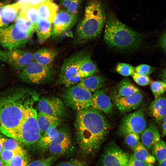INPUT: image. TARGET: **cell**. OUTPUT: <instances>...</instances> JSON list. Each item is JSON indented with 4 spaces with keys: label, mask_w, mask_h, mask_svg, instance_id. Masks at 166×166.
Masks as SVG:
<instances>
[{
    "label": "cell",
    "mask_w": 166,
    "mask_h": 166,
    "mask_svg": "<svg viewBox=\"0 0 166 166\" xmlns=\"http://www.w3.org/2000/svg\"><path fill=\"white\" fill-rule=\"evenodd\" d=\"M147 121L143 109H140L125 115L118 128V134L124 137L129 133L141 134L146 128Z\"/></svg>",
    "instance_id": "obj_8"
},
{
    "label": "cell",
    "mask_w": 166,
    "mask_h": 166,
    "mask_svg": "<svg viewBox=\"0 0 166 166\" xmlns=\"http://www.w3.org/2000/svg\"><path fill=\"white\" fill-rule=\"evenodd\" d=\"M104 40L110 47L121 50H132L140 46L142 37L121 22L113 13L107 16Z\"/></svg>",
    "instance_id": "obj_3"
},
{
    "label": "cell",
    "mask_w": 166,
    "mask_h": 166,
    "mask_svg": "<svg viewBox=\"0 0 166 166\" xmlns=\"http://www.w3.org/2000/svg\"><path fill=\"white\" fill-rule=\"evenodd\" d=\"M141 143L148 150L160 140V134L155 122L149 123L148 128L141 133Z\"/></svg>",
    "instance_id": "obj_20"
},
{
    "label": "cell",
    "mask_w": 166,
    "mask_h": 166,
    "mask_svg": "<svg viewBox=\"0 0 166 166\" xmlns=\"http://www.w3.org/2000/svg\"><path fill=\"white\" fill-rule=\"evenodd\" d=\"M92 95L90 92L77 85L67 89L63 98L68 106L78 111L90 106Z\"/></svg>",
    "instance_id": "obj_11"
},
{
    "label": "cell",
    "mask_w": 166,
    "mask_h": 166,
    "mask_svg": "<svg viewBox=\"0 0 166 166\" xmlns=\"http://www.w3.org/2000/svg\"><path fill=\"white\" fill-rule=\"evenodd\" d=\"M57 54V51L48 48L40 49L33 54L35 61L46 66H50Z\"/></svg>",
    "instance_id": "obj_25"
},
{
    "label": "cell",
    "mask_w": 166,
    "mask_h": 166,
    "mask_svg": "<svg viewBox=\"0 0 166 166\" xmlns=\"http://www.w3.org/2000/svg\"><path fill=\"white\" fill-rule=\"evenodd\" d=\"M59 157L51 155L46 158H42L29 163L27 166H50Z\"/></svg>",
    "instance_id": "obj_34"
},
{
    "label": "cell",
    "mask_w": 166,
    "mask_h": 166,
    "mask_svg": "<svg viewBox=\"0 0 166 166\" xmlns=\"http://www.w3.org/2000/svg\"><path fill=\"white\" fill-rule=\"evenodd\" d=\"M150 88L156 98L161 96L166 91V83L163 81H155L151 83Z\"/></svg>",
    "instance_id": "obj_35"
},
{
    "label": "cell",
    "mask_w": 166,
    "mask_h": 166,
    "mask_svg": "<svg viewBox=\"0 0 166 166\" xmlns=\"http://www.w3.org/2000/svg\"><path fill=\"white\" fill-rule=\"evenodd\" d=\"M57 126L55 125L51 126L41 135L36 146L39 152L45 153L48 150L50 144L58 133V130Z\"/></svg>",
    "instance_id": "obj_24"
},
{
    "label": "cell",
    "mask_w": 166,
    "mask_h": 166,
    "mask_svg": "<svg viewBox=\"0 0 166 166\" xmlns=\"http://www.w3.org/2000/svg\"><path fill=\"white\" fill-rule=\"evenodd\" d=\"M51 0H18V2L20 5L21 8L27 6L39 5Z\"/></svg>",
    "instance_id": "obj_42"
},
{
    "label": "cell",
    "mask_w": 166,
    "mask_h": 166,
    "mask_svg": "<svg viewBox=\"0 0 166 166\" xmlns=\"http://www.w3.org/2000/svg\"><path fill=\"white\" fill-rule=\"evenodd\" d=\"M71 144L69 132L64 129H60L56 136L50 144L48 150L51 155L60 157L69 149Z\"/></svg>",
    "instance_id": "obj_14"
},
{
    "label": "cell",
    "mask_w": 166,
    "mask_h": 166,
    "mask_svg": "<svg viewBox=\"0 0 166 166\" xmlns=\"http://www.w3.org/2000/svg\"><path fill=\"white\" fill-rule=\"evenodd\" d=\"M1 135L0 134V153L2 150V148L0 139Z\"/></svg>",
    "instance_id": "obj_51"
},
{
    "label": "cell",
    "mask_w": 166,
    "mask_h": 166,
    "mask_svg": "<svg viewBox=\"0 0 166 166\" xmlns=\"http://www.w3.org/2000/svg\"><path fill=\"white\" fill-rule=\"evenodd\" d=\"M6 54L9 63L17 69H23L34 59L32 53L18 49L9 50Z\"/></svg>",
    "instance_id": "obj_16"
},
{
    "label": "cell",
    "mask_w": 166,
    "mask_h": 166,
    "mask_svg": "<svg viewBox=\"0 0 166 166\" xmlns=\"http://www.w3.org/2000/svg\"><path fill=\"white\" fill-rule=\"evenodd\" d=\"M140 92L139 89L128 79L122 80L110 92L111 99L130 96Z\"/></svg>",
    "instance_id": "obj_19"
},
{
    "label": "cell",
    "mask_w": 166,
    "mask_h": 166,
    "mask_svg": "<svg viewBox=\"0 0 166 166\" xmlns=\"http://www.w3.org/2000/svg\"><path fill=\"white\" fill-rule=\"evenodd\" d=\"M37 121L41 134L52 126H58L61 122L59 117L40 112L37 113Z\"/></svg>",
    "instance_id": "obj_27"
},
{
    "label": "cell",
    "mask_w": 166,
    "mask_h": 166,
    "mask_svg": "<svg viewBox=\"0 0 166 166\" xmlns=\"http://www.w3.org/2000/svg\"><path fill=\"white\" fill-rule=\"evenodd\" d=\"M31 37L16 22L0 28V44L9 50L18 49L24 45Z\"/></svg>",
    "instance_id": "obj_6"
},
{
    "label": "cell",
    "mask_w": 166,
    "mask_h": 166,
    "mask_svg": "<svg viewBox=\"0 0 166 166\" xmlns=\"http://www.w3.org/2000/svg\"><path fill=\"white\" fill-rule=\"evenodd\" d=\"M21 8L18 2L8 5L0 3V28L7 26L16 19Z\"/></svg>",
    "instance_id": "obj_18"
},
{
    "label": "cell",
    "mask_w": 166,
    "mask_h": 166,
    "mask_svg": "<svg viewBox=\"0 0 166 166\" xmlns=\"http://www.w3.org/2000/svg\"><path fill=\"white\" fill-rule=\"evenodd\" d=\"M124 137L125 143L128 147L132 149L140 142V136L139 134L135 133H129Z\"/></svg>",
    "instance_id": "obj_38"
},
{
    "label": "cell",
    "mask_w": 166,
    "mask_h": 166,
    "mask_svg": "<svg viewBox=\"0 0 166 166\" xmlns=\"http://www.w3.org/2000/svg\"><path fill=\"white\" fill-rule=\"evenodd\" d=\"M39 112L59 117L65 112L64 104L59 98L55 97H43L38 104Z\"/></svg>",
    "instance_id": "obj_13"
},
{
    "label": "cell",
    "mask_w": 166,
    "mask_h": 166,
    "mask_svg": "<svg viewBox=\"0 0 166 166\" xmlns=\"http://www.w3.org/2000/svg\"><path fill=\"white\" fill-rule=\"evenodd\" d=\"M132 149V156L136 159L149 164H153L155 162L154 157L149 152L141 142H140Z\"/></svg>",
    "instance_id": "obj_29"
},
{
    "label": "cell",
    "mask_w": 166,
    "mask_h": 166,
    "mask_svg": "<svg viewBox=\"0 0 166 166\" xmlns=\"http://www.w3.org/2000/svg\"><path fill=\"white\" fill-rule=\"evenodd\" d=\"M37 115L36 109L32 107L28 111L18 129L10 137L27 146L36 147L41 136L37 121Z\"/></svg>",
    "instance_id": "obj_5"
},
{
    "label": "cell",
    "mask_w": 166,
    "mask_h": 166,
    "mask_svg": "<svg viewBox=\"0 0 166 166\" xmlns=\"http://www.w3.org/2000/svg\"><path fill=\"white\" fill-rule=\"evenodd\" d=\"M84 53L79 52L64 61L58 80L59 84L69 87L80 81L81 79L79 73V65Z\"/></svg>",
    "instance_id": "obj_7"
},
{
    "label": "cell",
    "mask_w": 166,
    "mask_h": 166,
    "mask_svg": "<svg viewBox=\"0 0 166 166\" xmlns=\"http://www.w3.org/2000/svg\"><path fill=\"white\" fill-rule=\"evenodd\" d=\"M56 166H89L85 162L78 159L72 158L68 160L59 162Z\"/></svg>",
    "instance_id": "obj_40"
},
{
    "label": "cell",
    "mask_w": 166,
    "mask_h": 166,
    "mask_svg": "<svg viewBox=\"0 0 166 166\" xmlns=\"http://www.w3.org/2000/svg\"><path fill=\"white\" fill-rule=\"evenodd\" d=\"M53 72L50 66L42 65L33 61L22 69L20 76L22 79L28 82L40 84L52 79Z\"/></svg>",
    "instance_id": "obj_9"
},
{
    "label": "cell",
    "mask_w": 166,
    "mask_h": 166,
    "mask_svg": "<svg viewBox=\"0 0 166 166\" xmlns=\"http://www.w3.org/2000/svg\"><path fill=\"white\" fill-rule=\"evenodd\" d=\"M134 81L138 85L144 86L149 84L150 79L148 75H143L134 72L132 75Z\"/></svg>",
    "instance_id": "obj_39"
},
{
    "label": "cell",
    "mask_w": 166,
    "mask_h": 166,
    "mask_svg": "<svg viewBox=\"0 0 166 166\" xmlns=\"http://www.w3.org/2000/svg\"><path fill=\"white\" fill-rule=\"evenodd\" d=\"M130 156L117 144L111 142L104 146L99 166H125Z\"/></svg>",
    "instance_id": "obj_10"
},
{
    "label": "cell",
    "mask_w": 166,
    "mask_h": 166,
    "mask_svg": "<svg viewBox=\"0 0 166 166\" xmlns=\"http://www.w3.org/2000/svg\"><path fill=\"white\" fill-rule=\"evenodd\" d=\"M162 77L163 80V81L166 83V68H165L163 72Z\"/></svg>",
    "instance_id": "obj_49"
},
{
    "label": "cell",
    "mask_w": 166,
    "mask_h": 166,
    "mask_svg": "<svg viewBox=\"0 0 166 166\" xmlns=\"http://www.w3.org/2000/svg\"><path fill=\"white\" fill-rule=\"evenodd\" d=\"M2 150L13 151H19L24 149L21 143L13 138H7L1 135L0 137Z\"/></svg>",
    "instance_id": "obj_31"
},
{
    "label": "cell",
    "mask_w": 166,
    "mask_h": 166,
    "mask_svg": "<svg viewBox=\"0 0 166 166\" xmlns=\"http://www.w3.org/2000/svg\"><path fill=\"white\" fill-rule=\"evenodd\" d=\"M26 152L15 155L5 166H27L29 163Z\"/></svg>",
    "instance_id": "obj_33"
},
{
    "label": "cell",
    "mask_w": 166,
    "mask_h": 166,
    "mask_svg": "<svg viewBox=\"0 0 166 166\" xmlns=\"http://www.w3.org/2000/svg\"><path fill=\"white\" fill-rule=\"evenodd\" d=\"M0 166H5V164L0 158Z\"/></svg>",
    "instance_id": "obj_52"
},
{
    "label": "cell",
    "mask_w": 166,
    "mask_h": 166,
    "mask_svg": "<svg viewBox=\"0 0 166 166\" xmlns=\"http://www.w3.org/2000/svg\"><path fill=\"white\" fill-rule=\"evenodd\" d=\"M152 155L158 163L166 159V142L160 140L152 148Z\"/></svg>",
    "instance_id": "obj_32"
},
{
    "label": "cell",
    "mask_w": 166,
    "mask_h": 166,
    "mask_svg": "<svg viewBox=\"0 0 166 166\" xmlns=\"http://www.w3.org/2000/svg\"><path fill=\"white\" fill-rule=\"evenodd\" d=\"M38 7L40 18L47 20L53 24L57 13L58 6L49 1L39 5Z\"/></svg>",
    "instance_id": "obj_26"
},
{
    "label": "cell",
    "mask_w": 166,
    "mask_h": 166,
    "mask_svg": "<svg viewBox=\"0 0 166 166\" xmlns=\"http://www.w3.org/2000/svg\"><path fill=\"white\" fill-rule=\"evenodd\" d=\"M105 78L101 75H98L82 78L77 85L90 93H93L101 89L105 85Z\"/></svg>",
    "instance_id": "obj_23"
},
{
    "label": "cell",
    "mask_w": 166,
    "mask_h": 166,
    "mask_svg": "<svg viewBox=\"0 0 166 166\" xmlns=\"http://www.w3.org/2000/svg\"><path fill=\"white\" fill-rule=\"evenodd\" d=\"M125 166H154L153 164H149L139 160L133 156H130L128 161Z\"/></svg>",
    "instance_id": "obj_43"
},
{
    "label": "cell",
    "mask_w": 166,
    "mask_h": 166,
    "mask_svg": "<svg viewBox=\"0 0 166 166\" xmlns=\"http://www.w3.org/2000/svg\"><path fill=\"white\" fill-rule=\"evenodd\" d=\"M0 60L9 63V60L6 53L0 49Z\"/></svg>",
    "instance_id": "obj_46"
},
{
    "label": "cell",
    "mask_w": 166,
    "mask_h": 166,
    "mask_svg": "<svg viewBox=\"0 0 166 166\" xmlns=\"http://www.w3.org/2000/svg\"><path fill=\"white\" fill-rule=\"evenodd\" d=\"M159 166H166V159L159 162Z\"/></svg>",
    "instance_id": "obj_50"
},
{
    "label": "cell",
    "mask_w": 166,
    "mask_h": 166,
    "mask_svg": "<svg viewBox=\"0 0 166 166\" xmlns=\"http://www.w3.org/2000/svg\"><path fill=\"white\" fill-rule=\"evenodd\" d=\"M160 44L162 48L166 52V33L162 36L161 39Z\"/></svg>",
    "instance_id": "obj_47"
},
{
    "label": "cell",
    "mask_w": 166,
    "mask_h": 166,
    "mask_svg": "<svg viewBox=\"0 0 166 166\" xmlns=\"http://www.w3.org/2000/svg\"><path fill=\"white\" fill-rule=\"evenodd\" d=\"M98 72L97 68L90 55L85 53L80 61L79 69L81 79L94 76Z\"/></svg>",
    "instance_id": "obj_22"
},
{
    "label": "cell",
    "mask_w": 166,
    "mask_h": 166,
    "mask_svg": "<svg viewBox=\"0 0 166 166\" xmlns=\"http://www.w3.org/2000/svg\"><path fill=\"white\" fill-rule=\"evenodd\" d=\"M154 70L153 67L146 64H141L135 68L136 72L143 75H148L152 73Z\"/></svg>",
    "instance_id": "obj_41"
},
{
    "label": "cell",
    "mask_w": 166,
    "mask_h": 166,
    "mask_svg": "<svg viewBox=\"0 0 166 166\" xmlns=\"http://www.w3.org/2000/svg\"><path fill=\"white\" fill-rule=\"evenodd\" d=\"M148 111L156 121H161L166 115V98L161 96L155 98L151 103Z\"/></svg>",
    "instance_id": "obj_21"
},
{
    "label": "cell",
    "mask_w": 166,
    "mask_h": 166,
    "mask_svg": "<svg viewBox=\"0 0 166 166\" xmlns=\"http://www.w3.org/2000/svg\"><path fill=\"white\" fill-rule=\"evenodd\" d=\"M81 0H73L67 11L69 13L77 15Z\"/></svg>",
    "instance_id": "obj_44"
},
{
    "label": "cell",
    "mask_w": 166,
    "mask_h": 166,
    "mask_svg": "<svg viewBox=\"0 0 166 166\" xmlns=\"http://www.w3.org/2000/svg\"><path fill=\"white\" fill-rule=\"evenodd\" d=\"M90 106L106 114L111 113L113 105L110 98L103 89L96 91L92 95Z\"/></svg>",
    "instance_id": "obj_17"
},
{
    "label": "cell",
    "mask_w": 166,
    "mask_h": 166,
    "mask_svg": "<svg viewBox=\"0 0 166 166\" xmlns=\"http://www.w3.org/2000/svg\"><path fill=\"white\" fill-rule=\"evenodd\" d=\"M116 71L124 76L132 75L134 72V69L131 65L125 63H120L117 65Z\"/></svg>",
    "instance_id": "obj_36"
},
{
    "label": "cell",
    "mask_w": 166,
    "mask_h": 166,
    "mask_svg": "<svg viewBox=\"0 0 166 166\" xmlns=\"http://www.w3.org/2000/svg\"><path fill=\"white\" fill-rule=\"evenodd\" d=\"M52 24L47 20L40 18L35 25V31L39 40L44 42L52 35Z\"/></svg>",
    "instance_id": "obj_28"
},
{
    "label": "cell",
    "mask_w": 166,
    "mask_h": 166,
    "mask_svg": "<svg viewBox=\"0 0 166 166\" xmlns=\"http://www.w3.org/2000/svg\"><path fill=\"white\" fill-rule=\"evenodd\" d=\"M107 18L106 7L101 0H89L84 17L77 25L76 42L81 44L99 35Z\"/></svg>",
    "instance_id": "obj_4"
},
{
    "label": "cell",
    "mask_w": 166,
    "mask_h": 166,
    "mask_svg": "<svg viewBox=\"0 0 166 166\" xmlns=\"http://www.w3.org/2000/svg\"><path fill=\"white\" fill-rule=\"evenodd\" d=\"M73 0H61V4L67 9L69 7Z\"/></svg>",
    "instance_id": "obj_48"
},
{
    "label": "cell",
    "mask_w": 166,
    "mask_h": 166,
    "mask_svg": "<svg viewBox=\"0 0 166 166\" xmlns=\"http://www.w3.org/2000/svg\"><path fill=\"white\" fill-rule=\"evenodd\" d=\"M143 95L140 92L132 95L112 99L118 110L123 113L138 109L143 102Z\"/></svg>",
    "instance_id": "obj_15"
},
{
    "label": "cell",
    "mask_w": 166,
    "mask_h": 166,
    "mask_svg": "<svg viewBox=\"0 0 166 166\" xmlns=\"http://www.w3.org/2000/svg\"><path fill=\"white\" fill-rule=\"evenodd\" d=\"M77 15L72 14L67 10H61L57 13L53 22L52 35L54 38L58 37L76 22Z\"/></svg>",
    "instance_id": "obj_12"
},
{
    "label": "cell",
    "mask_w": 166,
    "mask_h": 166,
    "mask_svg": "<svg viewBox=\"0 0 166 166\" xmlns=\"http://www.w3.org/2000/svg\"><path fill=\"white\" fill-rule=\"evenodd\" d=\"M38 98L35 92L25 89L0 95V132L10 137Z\"/></svg>",
    "instance_id": "obj_2"
},
{
    "label": "cell",
    "mask_w": 166,
    "mask_h": 166,
    "mask_svg": "<svg viewBox=\"0 0 166 166\" xmlns=\"http://www.w3.org/2000/svg\"><path fill=\"white\" fill-rule=\"evenodd\" d=\"M38 6H29L22 7L18 15L35 25L40 19Z\"/></svg>",
    "instance_id": "obj_30"
},
{
    "label": "cell",
    "mask_w": 166,
    "mask_h": 166,
    "mask_svg": "<svg viewBox=\"0 0 166 166\" xmlns=\"http://www.w3.org/2000/svg\"><path fill=\"white\" fill-rule=\"evenodd\" d=\"M79 152L85 159L93 158L111 128L102 113L91 106L77 111L75 124Z\"/></svg>",
    "instance_id": "obj_1"
},
{
    "label": "cell",
    "mask_w": 166,
    "mask_h": 166,
    "mask_svg": "<svg viewBox=\"0 0 166 166\" xmlns=\"http://www.w3.org/2000/svg\"><path fill=\"white\" fill-rule=\"evenodd\" d=\"M162 120L161 125L162 136L163 137L166 136V115Z\"/></svg>",
    "instance_id": "obj_45"
},
{
    "label": "cell",
    "mask_w": 166,
    "mask_h": 166,
    "mask_svg": "<svg viewBox=\"0 0 166 166\" xmlns=\"http://www.w3.org/2000/svg\"><path fill=\"white\" fill-rule=\"evenodd\" d=\"M26 152L24 150L19 151H13L2 150L0 153V158L5 164L9 162L16 155Z\"/></svg>",
    "instance_id": "obj_37"
}]
</instances>
